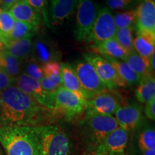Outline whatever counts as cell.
I'll return each mask as SVG.
<instances>
[{
    "label": "cell",
    "mask_w": 155,
    "mask_h": 155,
    "mask_svg": "<svg viewBox=\"0 0 155 155\" xmlns=\"http://www.w3.org/2000/svg\"><path fill=\"white\" fill-rule=\"evenodd\" d=\"M49 111L15 85L0 93L1 127L42 125Z\"/></svg>",
    "instance_id": "6da1fadb"
},
{
    "label": "cell",
    "mask_w": 155,
    "mask_h": 155,
    "mask_svg": "<svg viewBox=\"0 0 155 155\" xmlns=\"http://www.w3.org/2000/svg\"><path fill=\"white\" fill-rule=\"evenodd\" d=\"M0 144L5 155H42L38 127H1Z\"/></svg>",
    "instance_id": "7a4b0ae2"
},
{
    "label": "cell",
    "mask_w": 155,
    "mask_h": 155,
    "mask_svg": "<svg viewBox=\"0 0 155 155\" xmlns=\"http://www.w3.org/2000/svg\"><path fill=\"white\" fill-rule=\"evenodd\" d=\"M84 112V116L79 123L80 138L87 150L93 152L110 133L119 127V125L113 116L101 115L88 109Z\"/></svg>",
    "instance_id": "3957f363"
},
{
    "label": "cell",
    "mask_w": 155,
    "mask_h": 155,
    "mask_svg": "<svg viewBox=\"0 0 155 155\" xmlns=\"http://www.w3.org/2000/svg\"><path fill=\"white\" fill-rule=\"evenodd\" d=\"M42 155H71L72 145L68 136L59 126H38Z\"/></svg>",
    "instance_id": "277c9868"
},
{
    "label": "cell",
    "mask_w": 155,
    "mask_h": 155,
    "mask_svg": "<svg viewBox=\"0 0 155 155\" xmlns=\"http://www.w3.org/2000/svg\"><path fill=\"white\" fill-rule=\"evenodd\" d=\"M86 106V101L62 86L55 94V106L52 112L61 114L67 121H72L85 111Z\"/></svg>",
    "instance_id": "5b68a950"
},
{
    "label": "cell",
    "mask_w": 155,
    "mask_h": 155,
    "mask_svg": "<svg viewBox=\"0 0 155 155\" xmlns=\"http://www.w3.org/2000/svg\"><path fill=\"white\" fill-rule=\"evenodd\" d=\"M98 11L99 5L95 3L94 0H78L74 31L75 38L78 41L87 40Z\"/></svg>",
    "instance_id": "8992f818"
},
{
    "label": "cell",
    "mask_w": 155,
    "mask_h": 155,
    "mask_svg": "<svg viewBox=\"0 0 155 155\" xmlns=\"http://www.w3.org/2000/svg\"><path fill=\"white\" fill-rule=\"evenodd\" d=\"M83 57L85 61L92 65L108 90H114L119 87L124 88L128 86L111 64L101 55L94 53H88L83 54Z\"/></svg>",
    "instance_id": "52a82bcc"
},
{
    "label": "cell",
    "mask_w": 155,
    "mask_h": 155,
    "mask_svg": "<svg viewBox=\"0 0 155 155\" xmlns=\"http://www.w3.org/2000/svg\"><path fill=\"white\" fill-rule=\"evenodd\" d=\"M74 71L81 87L87 95V100L108 90L98 76L94 68L88 62L86 61L78 62L75 64Z\"/></svg>",
    "instance_id": "ba28073f"
},
{
    "label": "cell",
    "mask_w": 155,
    "mask_h": 155,
    "mask_svg": "<svg viewBox=\"0 0 155 155\" xmlns=\"http://www.w3.org/2000/svg\"><path fill=\"white\" fill-rule=\"evenodd\" d=\"M116 28L114 16L108 7L99 9L86 41L98 43L113 39Z\"/></svg>",
    "instance_id": "9c48e42d"
},
{
    "label": "cell",
    "mask_w": 155,
    "mask_h": 155,
    "mask_svg": "<svg viewBox=\"0 0 155 155\" xmlns=\"http://www.w3.org/2000/svg\"><path fill=\"white\" fill-rule=\"evenodd\" d=\"M15 86L21 91L35 100L40 106L53 111L55 106V96L48 94L42 89L38 81L25 73H22L15 81Z\"/></svg>",
    "instance_id": "30bf717a"
},
{
    "label": "cell",
    "mask_w": 155,
    "mask_h": 155,
    "mask_svg": "<svg viewBox=\"0 0 155 155\" xmlns=\"http://www.w3.org/2000/svg\"><path fill=\"white\" fill-rule=\"evenodd\" d=\"M114 114L119 127L128 133L140 129L145 122L143 108L138 103L131 102L121 106Z\"/></svg>",
    "instance_id": "8fae6325"
},
{
    "label": "cell",
    "mask_w": 155,
    "mask_h": 155,
    "mask_svg": "<svg viewBox=\"0 0 155 155\" xmlns=\"http://www.w3.org/2000/svg\"><path fill=\"white\" fill-rule=\"evenodd\" d=\"M129 133L121 127L110 133L95 149V155H126Z\"/></svg>",
    "instance_id": "7c38bea8"
},
{
    "label": "cell",
    "mask_w": 155,
    "mask_h": 155,
    "mask_svg": "<svg viewBox=\"0 0 155 155\" xmlns=\"http://www.w3.org/2000/svg\"><path fill=\"white\" fill-rule=\"evenodd\" d=\"M121 106L120 97L112 93V90H107L87 100L86 109L101 115L113 116Z\"/></svg>",
    "instance_id": "4fadbf2b"
},
{
    "label": "cell",
    "mask_w": 155,
    "mask_h": 155,
    "mask_svg": "<svg viewBox=\"0 0 155 155\" xmlns=\"http://www.w3.org/2000/svg\"><path fill=\"white\" fill-rule=\"evenodd\" d=\"M137 4L136 29L155 35V0H134Z\"/></svg>",
    "instance_id": "5bb4252c"
},
{
    "label": "cell",
    "mask_w": 155,
    "mask_h": 155,
    "mask_svg": "<svg viewBox=\"0 0 155 155\" xmlns=\"http://www.w3.org/2000/svg\"><path fill=\"white\" fill-rule=\"evenodd\" d=\"M78 2V0H50L48 10L50 24L53 27L63 25L74 13Z\"/></svg>",
    "instance_id": "9a60e30c"
},
{
    "label": "cell",
    "mask_w": 155,
    "mask_h": 155,
    "mask_svg": "<svg viewBox=\"0 0 155 155\" xmlns=\"http://www.w3.org/2000/svg\"><path fill=\"white\" fill-rule=\"evenodd\" d=\"M33 59L38 63L44 64L53 61H58L61 57L60 50L49 39L43 36L39 37L32 45Z\"/></svg>",
    "instance_id": "2e32d148"
},
{
    "label": "cell",
    "mask_w": 155,
    "mask_h": 155,
    "mask_svg": "<svg viewBox=\"0 0 155 155\" xmlns=\"http://www.w3.org/2000/svg\"><path fill=\"white\" fill-rule=\"evenodd\" d=\"M9 12L15 21L26 23L36 28H40L42 21L41 15L26 0H19L9 9Z\"/></svg>",
    "instance_id": "e0dca14e"
},
{
    "label": "cell",
    "mask_w": 155,
    "mask_h": 155,
    "mask_svg": "<svg viewBox=\"0 0 155 155\" xmlns=\"http://www.w3.org/2000/svg\"><path fill=\"white\" fill-rule=\"evenodd\" d=\"M154 46L155 35L147 32L137 31V37L134 39V48L143 58L149 69V61L152 54L154 53Z\"/></svg>",
    "instance_id": "ac0fdd59"
},
{
    "label": "cell",
    "mask_w": 155,
    "mask_h": 155,
    "mask_svg": "<svg viewBox=\"0 0 155 155\" xmlns=\"http://www.w3.org/2000/svg\"><path fill=\"white\" fill-rule=\"evenodd\" d=\"M61 66L63 86L69 91L76 95L83 101H86L88 99L87 95L81 86L80 82L75 73L74 68L68 63H62Z\"/></svg>",
    "instance_id": "d6986e66"
},
{
    "label": "cell",
    "mask_w": 155,
    "mask_h": 155,
    "mask_svg": "<svg viewBox=\"0 0 155 155\" xmlns=\"http://www.w3.org/2000/svg\"><path fill=\"white\" fill-rule=\"evenodd\" d=\"M92 50L94 53L98 55L109 56L122 61H124L128 55L127 52L114 38L94 44Z\"/></svg>",
    "instance_id": "ffe728a7"
},
{
    "label": "cell",
    "mask_w": 155,
    "mask_h": 155,
    "mask_svg": "<svg viewBox=\"0 0 155 155\" xmlns=\"http://www.w3.org/2000/svg\"><path fill=\"white\" fill-rule=\"evenodd\" d=\"M3 45L6 52L20 61L27 59L32 53V38L8 40Z\"/></svg>",
    "instance_id": "44dd1931"
},
{
    "label": "cell",
    "mask_w": 155,
    "mask_h": 155,
    "mask_svg": "<svg viewBox=\"0 0 155 155\" xmlns=\"http://www.w3.org/2000/svg\"><path fill=\"white\" fill-rule=\"evenodd\" d=\"M106 60L108 63L113 66L115 69L116 73L119 75L122 80H124L127 84V86H134V85L139 83L140 81V78L136 73L131 71L130 68L124 61L114 58L109 56L103 55L101 56Z\"/></svg>",
    "instance_id": "7402d4cb"
},
{
    "label": "cell",
    "mask_w": 155,
    "mask_h": 155,
    "mask_svg": "<svg viewBox=\"0 0 155 155\" xmlns=\"http://www.w3.org/2000/svg\"><path fill=\"white\" fill-rule=\"evenodd\" d=\"M136 97L139 103L147 104L155 98V79L154 75L142 78L136 90Z\"/></svg>",
    "instance_id": "603a6c76"
},
{
    "label": "cell",
    "mask_w": 155,
    "mask_h": 155,
    "mask_svg": "<svg viewBox=\"0 0 155 155\" xmlns=\"http://www.w3.org/2000/svg\"><path fill=\"white\" fill-rule=\"evenodd\" d=\"M0 68L16 80L22 74V61L3 50L0 53Z\"/></svg>",
    "instance_id": "cb8c5ba5"
},
{
    "label": "cell",
    "mask_w": 155,
    "mask_h": 155,
    "mask_svg": "<svg viewBox=\"0 0 155 155\" xmlns=\"http://www.w3.org/2000/svg\"><path fill=\"white\" fill-rule=\"evenodd\" d=\"M124 61L127 64L131 71H133L140 78V79L150 75H154L147 66L143 58L135 50L128 53L127 58Z\"/></svg>",
    "instance_id": "d4e9b609"
},
{
    "label": "cell",
    "mask_w": 155,
    "mask_h": 155,
    "mask_svg": "<svg viewBox=\"0 0 155 155\" xmlns=\"http://www.w3.org/2000/svg\"><path fill=\"white\" fill-rule=\"evenodd\" d=\"M38 28H34L26 23L15 21L14 25L8 37L7 41L23 38H32V37L35 35V34L38 32Z\"/></svg>",
    "instance_id": "484cf974"
},
{
    "label": "cell",
    "mask_w": 155,
    "mask_h": 155,
    "mask_svg": "<svg viewBox=\"0 0 155 155\" xmlns=\"http://www.w3.org/2000/svg\"><path fill=\"white\" fill-rule=\"evenodd\" d=\"M134 30L135 29L131 28L116 29L114 35V40L128 53L134 50L133 38V32Z\"/></svg>",
    "instance_id": "4316f807"
},
{
    "label": "cell",
    "mask_w": 155,
    "mask_h": 155,
    "mask_svg": "<svg viewBox=\"0 0 155 155\" xmlns=\"http://www.w3.org/2000/svg\"><path fill=\"white\" fill-rule=\"evenodd\" d=\"M44 76L49 78L58 87L63 86L62 81V66L59 61L49 62L42 65Z\"/></svg>",
    "instance_id": "83f0119b"
},
{
    "label": "cell",
    "mask_w": 155,
    "mask_h": 155,
    "mask_svg": "<svg viewBox=\"0 0 155 155\" xmlns=\"http://www.w3.org/2000/svg\"><path fill=\"white\" fill-rule=\"evenodd\" d=\"M15 19L8 11L0 8V42L4 45L8 40Z\"/></svg>",
    "instance_id": "f1b7e54d"
},
{
    "label": "cell",
    "mask_w": 155,
    "mask_h": 155,
    "mask_svg": "<svg viewBox=\"0 0 155 155\" xmlns=\"http://www.w3.org/2000/svg\"><path fill=\"white\" fill-rule=\"evenodd\" d=\"M114 19L116 29L126 28L136 29L137 15H136L135 9L118 13L114 17Z\"/></svg>",
    "instance_id": "f546056e"
},
{
    "label": "cell",
    "mask_w": 155,
    "mask_h": 155,
    "mask_svg": "<svg viewBox=\"0 0 155 155\" xmlns=\"http://www.w3.org/2000/svg\"><path fill=\"white\" fill-rule=\"evenodd\" d=\"M138 144L141 151L155 149V130L152 126L145 127L139 134Z\"/></svg>",
    "instance_id": "4dcf8cb0"
},
{
    "label": "cell",
    "mask_w": 155,
    "mask_h": 155,
    "mask_svg": "<svg viewBox=\"0 0 155 155\" xmlns=\"http://www.w3.org/2000/svg\"><path fill=\"white\" fill-rule=\"evenodd\" d=\"M25 73L35 80L40 81L44 77V73L41 65L34 59L28 61L24 65Z\"/></svg>",
    "instance_id": "1f68e13d"
},
{
    "label": "cell",
    "mask_w": 155,
    "mask_h": 155,
    "mask_svg": "<svg viewBox=\"0 0 155 155\" xmlns=\"http://www.w3.org/2000/svg\"><path fill=\"white\" fill-rule=\"evenodd\" d=\"M26 1L35 10L41 15L42 21H44L45 24L50 25L48 10V0H26Z\"/></svg>",
    "instance_id": "d6a6232c"
},
{
    "label": "cell",
    "mask_w": 155,
    "mask_h": 155,
    "mask_svg": "<svg viewBox=\"0 0 155 155\" xmlns=\"http://www.w3.org/2000/svg\"><path fill=\"white\" fill-rule=\"evenodd\" d=\"M108 8L115 10L127 9L135 5L134 0H106Z\"/></svg>",
    "instance_id": "836d02e7"
},
{
    "label": "cell",
    "mask_w": 155,
    "mask_h": 155,
    "mask_svg": "<svg viewBox=\"0 0 155 155\" xmlns=\"http://www.w3.org/2000/svg\"><path fill=\"white\" fill-rule=\"evenodd\" d=\"M15 81L7 74L5 71L0 68V93L3 92L12 86H14Z\"/></svg>",
    "instance_id": "e575fe53"
},
{
    "label": "cell",
    "mask_w": 155,
    "mask_h": 155,
    "mask_svg": "<svg viewBox=\"0 0 155 155\" xmlns=\"http://www.w3.org/2000/svg\"><path fill=\"white\" fill-rule=\"evenodd\" d=\"M39 82H40L42 89H43L45 91L48 93V94L52 95V96H55L58 88H60L55 83L45 76L42 78L41 80L39 81Z\"/></svg>",
    "instance_id": "d590c367"
},
{
    "label": "cell",
    "mask_w": 155,
    "mask_h": 155,
    "mask_svg": "<svg viewBox=\"0 0 155 155\" xmlns=\"http://www.w3.org/2000/svg\"><path fill=\"white\" fill-rule=\"evenodd\" d=\"M144 114L149 119L155 120V98L146 104L144 108Z\"/></svg>",
    "instance_id": "8d00e7d4"
},
{
    "label": "cell",
    "mask_w": 155,
    "mask_h": 155,
    "mask_svg": "<svg viewBox=\"0 0 155 155\" xmlns=\"http://www.w3.org/2000/svg\"><path fill=\"white\" fill-rule=\"evenodd\" d=\"M2 5V9L7 11L12 7L15 4L18 2L19 0H0Z\"/></svg>",
    "instance_id": "74e56055"
},
{
    "label": "cell",
    "mask_w": 155,
    "mask_h": 155,
    "mask_svg": "<svg viewBox=\"0 0 155 155\" xmlns=\"http://www.w3.org/2000/svg\"><path fill=\"white\" fill-rule=\"evenodd\" d=\"M155 54H152L149 61V65H150V70L153 74H154V69H155Z\"/></svg>",
    "instance_id": "f35d334b"
},
{
    "label": "cell",
    "mask_w": 155,
    "mask_h": 155,
    "mask_svg": "<svg viewBox=\"0 0 155 155\" xmlns=\"http://www.w3.org/2000/svg\"><path fill=\"white\" fill-rule=\"evenodd\" d=\"M142 155H155V149L154 150H148L141 151Z\"/></svg>",
    "instance_id": "ab89813d"
},
{
    "label": "cell",
    "mask_w": 155,
    "mask_h": 155,
    "mask_svg": "<svg viewBox=\"0 0 155 155\" xmlns=\"http://www.w3.org/2000/svg\"><path fill=\"white\" fill-rule=\"evenodd\" d=\"M3 45H2V43L1 42H0V53H1L2 51L3 50Z\"/></svg>",
    "instance_id": "60d3db41"
},
{
    "label": "cell",
    "mask_w": 155,
    "mask_h": 155,
    "mask_svg": "<svg viewBox=\"0 0 155 155\" xmlns=\"http://www.w3.org/2000/svg\"><path fill=\"white\" fill-rule=\"evenodd\" d=\"M0 155H5V154H4L3 151L2 150V149H1V148H0Z\"/></svg>",
    "instance_id": "b9f144b4"
},
{
    "label": "cell",
    "mask_w": 155,
    "mask_h": 155,
    "mask_svg": "<svg viewBox=\"0 0 155 155\" xmlns=\"http://www.w3.org/2000/svg\"><path fill=\"white\" fill-rule=\"evenodd\" d=\"M83 155H95V154H92V153H90V154H83Z\"/></svg>",
    "instance_id": "7bdbcfd3"
},
{
    "label": "cell",
    "mask_w": 155,
    "mask_h": 155,
    "mask_svg": "<svg viewBox=\"0 0 155 155\" xmlns=\"http://www.w3.org/2000/svg\"><path fill=\"white\" fill-rule=\"evenodd\" d=\"M0 5H2V2H1V1H0Z\"/></svg>",
    "instance_id": "ee69618b"
},
{
    "label": "cell",
    "mask_w": 155,
    "mask_h": 155,
    "mask_svg": "<svg viewBox=\"0 0 155 155\" xmlns=\"http://www.w3.org/2000/svg\"><path fill=\"white\" fill-rule=\"evenodd\" d=\"M0 127H1V123H0Z\"/></svg>",
    "instance_id": "f6af8a7d"
}]
</instances>
